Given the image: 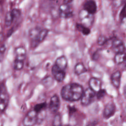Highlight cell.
Wrapping results in <instances>:
<instances>
[{
    "label": "cell",
    "instance_id": "cell-24",
    "mask_svg": "<svg viewBox=\"0 0 126 126\" xmlns=\"http://www.w3.org/2000/svg\"><path fill=\"white\" fill-rule=\"evenodd\" d=\"M62 124V119L61 115L59 113L57 114L54 117L52 125L53 126H61Z\"/></svg>",
    "mask_w": 126,
    "mask_h": 126
},
{
    "label": "cell",
    "instance_id": "cell-25",
    "mask_svg": "<svg viewBox=\"0 0 126 126\" xmlns=\"http://www.w3.org/2000/svg\"><path fill=\"white\" fill-rule=\"evenodd\" d=\"M40 30L41 29L39 27H35L31 29L29 31V36L31 39L34 38L38 34Z\"/></svg>",
    "mask_w": 126,
    "mask_h": 126
},
{
    "label": "cell",
    "instance_id": "cell-31",
    "mask_svg": "<svg viewBox=\"0 0 126 126\" xmlns=\"http://www.w3.org/2000/svg\"><path fill=\"white\" fill-rule=\"evenodd\" d=\"M125 18H126V5L124 4L120 13V19L122 22H123L124 20H125Z\"/></svg>",
    "mask_w": 126,
    "mask_h": 126
},
{
    "label": "cell",
    "instance_id": "cell-18",
    "mask_svg": "<svg viewBox=\"0 0 126 126\" xmlns=\"http://www.w3.org/2000/svg\"><path fill=\"white\" fill-rule=\"evenodd\" d=\"M126 54L125 52L117 53L116 54L114 58V61L117 64H120L122 63L125 61Z\"/></svg>",
    "mask_w": 126,
    "mask_h": 126
},
{
    "label": "cell",
    "instance_id": "cell-21",
    "mask_svg": "<svg viewBox=\"0 0 126 126\" xmlns=\"http://www.w3.org/2000/svg\"><path fill=\"white\" fill-rule=\"evenodd\" d=\"M42 83L43 86L46 88H49L52 86L53 83V79L50 76H46L44 78L42 81Z\"/></svg>",
    "mask_w": 126,
    "mask_h": 126
},
{
    "label": "cell",
    "instance_id": "cell-37",
    "mask_svg": "<svg viewBox=\"0 0 126 126\" xmlns=\"http://www.w3.org/2000/svg\"><path fill=\"white\" fill-rule=\"evenodd\" d=\"M51 0V1H55V0Z\"/></svg>",
    "mask_w": 126,
    "mask_h": 126
},
{
    "label": "cell",
    "instance_id": "cell-36",
    "mask_svg": "<svg viewBox=\"0 0 126 126\" xmlns=\"http://www.w3.org/2000/svg\"><path fill=\"white\" fill-rule=\"evenodd\" d=\"M1 92V88H0V94Z\"/></svg>",
    "mask_w": 126,
    "mask_h": 126
},
{
    "label": "cell",
    "instance_id": "cell-35",
    "mask_svg": "<svg viewBox=\"0 0 126 126\" xmlns=\"http://www.w3.org/2000/svg\"><path fill=\"white\" fill-rule=\"evenodd\" d=\"M14 31H13V28L12 29H10L9 31H8V33H7V37H9V36H11V35L12 34V33H13V32Z\"/></svg>",
    "mask_w": 126,
    "mask_h": 126
},
{
    "label": "cell",
    "instance_id": "cell-29",
    "mask_svg": "<svg viewBox=\"0 0 126 126\" xmlns=\"http://www.w3.org/2000/svg\"><path fill=\"white\" fill-rule=\"evenodd\" d=\"M126 0H113V4L115 7H119L125 3Z\"/></svg>",
    "mask_w": 126,
    "mask_h": 126
},
{
    "label": "cell",
    "instance_id": "cell-23",
    "mask_svg": "<svg viewBox=\"0 0 126 126\" xmlns=\"http://www.w3.org/2000/svg\"><path fill=\"white\" fill-rule=\"evenodd\" d=\"M46 106H47V103L45 102L38 103L34 106V107L33 108V110L36 113H38L39 112L41 111V110L45 109Z\"/></svg>",
    "mask_w": 126,
    "mask_h": 126
},
{
    "label": "cell",
    "instance_id": "cell-17",
    "mask_svg": "<svg viewBox=\"0 0 126 126\" xmlns=\"http://www.w3.org/2000/svg\"><path fill=\"white\" fill-rule=\"evenodd\" d=\"M88 70L86 68L84 64L82 63H77L74 67V73L77 75H80L83 73L87 72Z\"/></svg>",
    "mask_w": 126,
    "mask_h": 126
},
{
    "label": "cell",
    "instance_id": "cell-27",
    "mask_svg": "<svg viewBox=\"0 0 126 126\" xmlns=\"http://www.w3.org/2000/svg\"><path fill=\"white\" fill-rule=\"evenodd\" d=\"M106 94V91L105 89H100L99 91L97 92V94H96V98L98 100H101L102 99Z\"/></svg>",
    "mask_w": 126,
    "mask_h": 126
},
{
    "label": "cell",
    "instance_id": "cell-11",
    "mask_svg": "<svg viewBox=\"0 0 126 126\" xmlns=\"http://www.w3.org/2000/svg\"><path fill=\"white\" fill-rule=\"evenodd\" d=\"M84 9L89 13L94 14L97 10L96 2L94 0H88L84 4Z\"/></svg>",
    "mask_w": 126,
    "mask_h": 126
},
{
    "label": "cell",
    "instance_id": "cell-8",
    "mask_svg": "<svg viewBox=\"0 0 126 126\" xmlns=\"http://www.w3.org/2000/svg\"><path fill=\"white\" fill-rule=\"evenodd\" d=\"M52 73L55 79L59 82H62L65 77V72L64 70L61 69L56 64L52 67Z\"/></svg>",
    "mask_w": 126,
    "mask_h": 126
},
{
    "label": "cell",
    "instance_id": "cell-20",
    "mask_svg": "<svg viewBox=\"0 0 126 126\" xmlns=\"http://www.w3.org/2000/svg\"><path fill=\"white\" fill-rule=\"evenodd\" d=\"M5 25L6 27H9L13 22V18L11 11H8L5 16Z\"/></svg>",
    "mask_w": 126,
    "mask_h": 126
},
{
    "label": "cell",
    "instance_id": "cell-2",
    "mask_svg": "<svg viewBox=\"0 0 126 126\" xmlns=\"http://www.w3.org/2000/svg\"><path fill=\"white\" fill-rule=\"evenodd\" d=\"M78 16L81 24L87 27L90 28L94 23V14L89 13L84 9L79 11Z\"/></svg>",
    "mask_w": 126,
    "mask_h": 126
},
{
    "label": "cell",
    "instance_id": "cell-26",
    "mask_svg": "<svg viewBox=\"0 0 126 126\" xmlns=\"http://www.w3.org/2000/svg\"><path fill=\"white\" fill-rule=\"evenodd\" d=\"M11 14L13 18V22L15 20H17L21 15V11L19 9L14 8L12 11H11Z\"/></svg>",
    "mask_w": 126,
    "mask_h": 126
},
{
    "label": "cell",
    "instance_id": "cell-3",
    "mask_svg": "<svg viewBox=\"0 0 126 126\" xmlns=\"http://www.w3.org/2000/svg\"><path fill=\"white\" fill-rule=\"evenodd\" d=\"M95 92L90 87L83 92L81 97V103L83 106H88L91 104L94 100Z\"/></svg>",
    "mask_w": 126,
    "mask_h": 126
},
{
    "label": "cell",
    "instance_id": "cell-7",
    "mask_svg": "<svg viewBox=\"0 0 126 126\" xmlns=\"http://www.w3.org/2000/svg\"><path fill=\"white\" fill-rule=\"evenodd\" d=\"M116 112V105L113 101L108 102L105 105L103 112V116L106 119H108L112 117Z\"/></svg>",
    "mask_w": 126,
    "mask_h": 126
},
{
    "label": "cell",
    "instance_id": "cell-34",
    "mask_svg": "<svg viewBox=\"0 0 126 126\" xmlns=\"http://www.w3.org/2000/svg\"><path fill=\"white\" fill-rule=\"evenodd\" d=\"M73 0H63V3L65 4H70L72 2Z\"/></svg>",
    "mask_w": 126,
    "mask_h": 126
},
{
    "label": "cell",
    "instance_id": "cell-4",
    "mask_svg": "<svg viewBox=\"0 0 126 126\" xmlns=\"http://www.w3.org/2000/svg\"><path fill=\"white\" fill-rule=\"evenodd\" d=\"M73 11L69 4L63 3L59 7V16L63 18H69L73 16Z\"/></svg>",
    "mask_w": 126,
    "mask_h": 126
},
{
    "label": "cell",
    "instance_id": "cell-16",
    "mask_svg": "<svg viewBox=\"0 0 126 126\" xmlns=\"http://www.w3.org/2000/svg\"><path fill=\"white\" fill-rule=\"evenodd\" d=\"M55 64L63 70L65 69L67 65V60L65 56L63 55L58 57L55 61Z\"/></svg>",
    "mask_w": 126,
    "mask_h": 126
},
{
    "label": "cell",
    "instance_id": "cell-12",
    "mask_svg": "<svg viewBox=\"0 0 126 126\" xmlns=\"http://www.w3.org/2000/svg\"><path fill=\"white\" fill-rule=\"evenodd\" d=\"M9 95L6 92H1L0 94V111H3L9 102Z\"/></svg>",
    "mask_w": 126,
    "mask_h": 126
},
{
    "label": "cell",
    "instance_id": "cell-30",
    "mask_svg": "<svg viewBox=\"0 0 126 126\" xmlns=\"http://www.w3.org/2000/svg\"><path fill=\"white\" fill-rule=\"evenodd\" d=\"M6 49V46L4 44H3L0 47V62L2 61V60L3 59Z\"/></svg>",
    "mask_w": 126,
    "mask_h": 126
},
{
    "label": "cell",
    "instance_id": "cell-28",
    "mask_svg": "<svg viewBox=\"0 0 126 126\" xmlns=\"http://www.w3.org/2000/svg\"><path fill=\"white\" fill-rule=\"evenodd\" d=\"M109 39L104 35H100L97 39V44L100 46H102L105 44Z\"/></svg>",
    "mask_w": 126,
    "mask_h": 126
},
{
    "label": "cell",
    "instance_id": "cell-13",
    "mask_svg": "<svg viewBox=\"0 0 126 126\" xmlns=\"http://www.w3.org/2000/svg\"><path fill=\"white\" fill-rule=\"evenodd\" d=\"M89 84L91 89L95 92H97L101 89L102 83L100 79L95 77H92L90 79Z\"/></svg>",
    "mask_w": 126,
    "mask_h": 126
},
{
    "label": "cell",
    "instance_id": "cell-6",
    "mask_svg": "<svg viewBox=\"0 0 126 126\" xmlns=\"http://www.w3.org/2000/svg\"><path fill=\"white\" fill-rule=\"evenodd\" d=\"M48 32V30L46 29H41L38 34L34 38L32 39L31 47L33 48L37 47L46 38Z\"/></svg>",
    "mask_w": 126,
    "mask_h": 126
},
{
    "label": "cell",
    "instance_id": "cell-19",
    "mask_svg": "<svg viewBox=\"0 0 126 126\" xmlns=\"http://www.w3.org/2000/svg\"><path fill=\"white\" fill-rule=\"evenodd\" d=\"M76 27V29H77V30L78 31L80 32L84 35H88L91 32V31H90V29H89V28L85 26L84 25H82V24L77 23Z\"/></svg>",
    "mask_w": 126,
    "mask_h": 126
},
{
    "label": "cell",
    "instance_id": "cell-32",
    "mask_svg": "<svg viewBox=\"0 0 126 126\" xmlns=\"http://www.w3.org/2000/svg\"><path fill=\"white\" fill-rule=\"evenodd\" d=\"M99 51H96L95 53H94L93 56V59L94 60H96L97 59H98V57L99 56Z\"/></svg>",
    "mask_w": 126,
    "mask_h": 126
},
{
    "label": "cell",
    "instance_id": "cell-15",
    "mask_svg": "<svg viewBox=\"0 0 126 126\" xmlns=\"http://www.w3.org/2000/svg\"><path fill=\"white\" fill-rule=\"evenodd\" d=\"M15 59L24 61L26 56V50L24 47H17L15 50Z\"/></svg>",
    "mask_w": 126,
    "mask_h": 126
},
{
    "label": "cell",
    "instance_id": "cell-1",
    "mask_svg": "<svg viewBox=\"0 0 126 126\" xmlns=\"http://www.w3.org/2000/svg\"><path fill=\"white\" fill-rule=\"evenodd\" d=\"M84 92L83 87L76 83H69L64 86L61 90V94L63 99L70 102L79 100Z\"/></svg>",
    "mask_w": 126,
    "mask_h": 126
},
{
    "label": "cell",
    "instance_id": "cell-14",
    "mask_svg": "<svg viewBox=\"0 0 126 126\" xmlns=\"http://www.w3.org/2000/svg\"><path fill=\"white\" fill-rule=\"evenodd\" d=\"M121 73L120 71L117 70L112 73L111 76V80L113 85L116 88L120 87L121 84Z\"/></svg>",
    "mask_w": 126,
    "mask_h": 126
},
{
    "label": "cell",
    "instance_id": "cell-9",
    "mask_svg": "<svg viewBox=\"0 0 126 126\" xmlns=\"http://www.w3.org/2000/svg\"><path fill=\"white\" fill-rule=\"evenodd\" d=\"M60 107V100L58 95L54 94L50 99L49 109L52 113H56Z\"/></svg>",
    "mask_w": 126,
    "mask_h": 126
},
{
    "label": "cell",
    "instance_id": "cell-5",
    "mask_svg": "<svg viewBox=\"0 0 126 126\" xmlns=\"http://www.w3.org/2000/svg\"><path fill=\"white\" fill-rule=\"evenodd\" d=\"M37 113L33 109L30 111L23 121V124L26 126H32L37 123Z\"/></svg>",
    "mask_w": 126,
    "mask_h": 126
},
{
    "label": "cell",
    "instance_id": "cell-33",
    "mask_svg": "<svg viewBox=\"0 0 126 126\" xmlns=\"http://www.w3.org/2000/svg\"><path fill=\"white\" fill-rule=\"evenodd\" d=\"M69 111V114H72L74 112L76 111V109L74 107H68Z\"/></svg>",
    "mask_w": 126,
    "mask_h": 126
},
{
    "label": "cell",
    "instance_id": "cell-10",
    "mask_svg": "<svg viewBox=\"0 0 126 126\" xmlns=\"http://www.w3.org/2000/svg\"><path fill=\"white\" fill-rule=\"evenodd\" d=\"M112 47L113 51L116 53L125 52V46L123 41L120 39H114L112 43Z\"/></svg>",
    "mask_w": 126,
    "mask_h": 126
},
{
    "label": "cell",
    "instance_id": "cell-22",
    "mask_svg": "<svg viewBox=\"0 0 126 126\" xmlns=\"http://www.w3.org/2000/svg\"><path fill=\"white\" fill-rule=\"evenodd\" d=\"M23 66H24L23 61L15 59L14 63V68L15 70H20L23 68Z\"/></svg>",
    "mask_w": 126,
    "mask_h": 126
}]
</instances>
